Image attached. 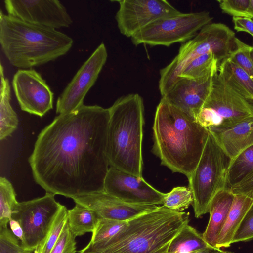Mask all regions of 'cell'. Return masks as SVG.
<instances>
[{
  "instance_id": "52a82bcc",
  "label": "cell",
  "mask_w": 253,
  "mask_h": 253,
  "mask_svg": "<svg viewBox=\"0 0 253 253\" xmlns=\"http://www.w3.org/2000/svg\"><path fill=\"white\" fill-rule=\"evenodd\" d=\"M230 158L223 151L213 136H209L199 161L188 178L192 192L195 217L207 213L214 195L226 188V178Z\"/></svg>"
},
{
  "instance_id": "30bf717a",
  "label": "cell",
  "mask_w": 253,
  "mask_h": 253,
  "mask_svg": "<svg viewBox=\"0 0 253 253\" xmlns=\"http://www.w3.org/2000/svg\"><path fill=\"white\" fill-rule=\"evenodd\" d=\"M53 194L46 192L44 196L31 200L18 202L11 218L18 221L24 232L21 243L27 251H35L42 243L62 207Z\"/></svg>"
},
{
  "instance_id": "4316f807",
  "label": "cell",
  "mask_w": 253,
  "mask_h": 253,
  "mask_svg": "<svg viewBox=\"0 0 253 253\" xmlns=\"http://www.w3.org/2000/svg\"><path fill=\"white\" fill-rule=\"evenodd\" d=\"M18 202L11 182L5 177L0 178V228H6Z\"/></svg>"
},
{
  "instance_id": "7402d4cb",
  "label": "cell",
  "mask_w": 253,
  "mask_h": 253,
  "mask_svg": "<svg viewBox=\"0 0 253 253\" xmlns=\"http://www.w3.org/2000/svg\"><path fill=\"white\" fill-rule=\"evenodd\" d=\"M0 140H4L17 128L18 119L11 104V90L9 80L5 78L0 63Z\"/></svg>"
},
{
  "instance_id": "ac0fdd59",
  "label": "cell",
  "mask_w": 253,
  "mask_h": 253,
  "mask_svg": "<svg viewBox=\"0 0 253 253\" xmlns=\"http://www.w3.org/2000/svg\"><path fill=\"white\" fill-rule=\"evenodd\" d=\"M208 131L231 161L243 150L253 144V116Z\"/></svg>"
},
{
  "instance_id": "f1b7e54d",
  "label": "cell",
  "mask_w": 253,
  "mask_h": 253,
  "mask_svg": "<svg viewBox=\"0 0 253 253\" xmlns=\"http://www.w3.org/2000/svg\"><path fill=\"white\" fill-rule=\"evenodd\" d=\"M193 202V193L189 187L178 186L165 193L162 204L170 210L181 211L188 208Z\"/></svg>"
},
{
  "instance_id": "cb8c5ba5",
  "label": "cell",
  "mask_w": 253,
  "mask_h": 253,
  "mask_svg": "<svg viewBox=\"0 0 253 253\" xmlns=\"http://www.w3.org/2000/svg\"><path fill=\"white\" fill-rule=\"evenodd\" d=\"M209 246L203 235L188 224L172 239L168 253H190Z\"/></svg>"
},
{
  "instance_id": "44dd1931",
  "label": "cell",
  "mask_w": 253,
  "mask_h": 253,
  "mask_svg": "<svg viewBox=\"0 0 253 253\" xmlns=\"http://www.w3.org/2000/svg\"><path fill=\"white\" fill-rule=\"evenodd\" d=\"M218 73L231 88L253 101V80L240 66L227 58L219 64Z\"/></svg>"
},
{
  "instance_id": "d4e9b609",
  "label": "cell",
  "mask_w": 253,
  "mask_h": 253,
  "mask_svg": "<svg viewBox=\"0 0 253 253\" xmlns=\"http://www.w3.org/2000/svg\"><path fill=\"white\" fill-rule=\"evenodd\" d=\"M253 171V144L238 154L230 163L227 174L226 188H230Z\"/></svg>"
},
{
  "instance_id": "e575fe53",
  "label": "cell",
  "mask_w": 253,
  "mask_h": 253,
  "mask_svg": "<svg viewBox=\"0 0 253 253\" xmlns=\"http://www.w3.org/2000/svg\"><path fill=\"white\" fill-rule=\"evenodd\" d=\"M229 190L234 194L244 195L253 199V171Z\"/></svg>"
},
{
  "instance_id": "1f68e13d",
  "label": "cell",
  "mask_w": 253,
  "mask_h": 253,
  "mask_svg": "<svg viewBox=\"0 0 253 253\" xmlns=\"http://www.w3.org/2000/svg\"><path fill=\"white\" fill-rule=\"evenodd\" d=\"M76 237L70 230L67 222L50 253H76Z\"/></svg>"
},
{
  "instance_id": "d590c367",
  "label": "cell",
  "mask_w": 253,
  "mask_h": 253,
  "mask_svg": "<svg viewBox=\"0 0 253 253\" xmlns=\"http://www.w3.org/2000/svg\"><path fill=\"white\" fill-rule=\"evenodd\" d=\"M234 29L237 32H247L253 37V20L247 17H233Z\"/></svg>"
},
{
  "instance_id": "f546056e",
  "label": "cell",
  "mask_w": 253,
  "mask_h": 253,
  "mask_svg": "<svg viewBox=\"0 0 253 253\" xmlns=\"http://www.w3.org/2000/svg\"><path fill=\"white\" fill-rule=\"evenodd\" d=\"M236 49L228 58L243 69L253 80V62L250 57V46L236 38Z\"/></svg>"
},
{
  "instance_id": "484cf974",
  "label": "cell",
  "mask_w": 253,
  "mask_h": 253,
  "mask_svg": "<svg viewBox=\"0 0 253 253\" xmlns=\"http://www.w3.org/2000/svg\"><path fill=\"white\" fill-rule=\"evenodd\" d=\"M219 64L212 53L198 56L187 64L181 70L178 78L197 79L213 74L218 71Z\"/></svg>"
},
{
  "instance_id": "f35d334b",
  "label": "cell",
  "mask_w": 253,
  "mask_h": 253,
  "mask_svg": "<svg viewBox=\"0 0 253 253\" xmlns=\"http://www.w3.org/2000/svg\"><path fill=\"white\" fill-rule=\"evenodd\" d=\"M247 18H253V0H250L249 5L247 11Z\"/></svg>"
},
{
  "instance_id": "4fadbf2b",
  "label": "cell",
  "mask_w": 253,
  "mask_h": 253,
  "mask_svg": "<svg viewBox=\"0 0 253 253\" xmlns=\"http://www.w3.org/2000/svg\"><path fill=\"white\" fill-rule=\"evenodd\" d=\"M8 15L31 24L53 29L69 27L73 21L57 0H5Z\"/></svg>"
},
{
  "instance_id": "9a60e30c",
  "label": "cell",
  "mask_w": 253,
  "mask_h": 253,
  "mask_svg": "<svg viewBox=\"0 0 253 253\" xmlns=\"http://www.w3.org/2000/svg\"><path fill=\"white\" fill-rule=\"evenodd\" d=\"M104 191L123 201L136 204H162L165 195L142 177L112 167H110L104 180Z\"/></svg>"
},
{
  "instance_id": "5b68a950",
  "label": "cell",
  "mask_w": 253,
  "mask_h": 253,
  "mask_svg": "<svg viewBox=\"0 0 253 253\" xmlns=\"http://www.w3.org/2000/svg\"><path fill=\"white\" fill-rule=\"evenodd\" d=\"M189 221L188 213L159 206L126 221L92 253H168L171 241Z\"/></svg>"
},
{
  "instance_id": "7a4b0ae2",
  "label": "cell",
  "mask_w": 253,
  "mask_h": 253,
  "mask_svg": "<svg viewBox=\"0 0 253 253\" xmlns=\"http://www.w3.org/2000/svg\"><path fill=\"white\" fill-rule=\"evenodd\" d=\"M153 130V153L162 165L188 178L201 158L208 130L161 98L156 108Z\"/></svg>"
},
{
  "instance_id": "74e56055",
  "label": "cell",
  "mask_w": 253,
  "mask_h": 253,
  "mask_svg": "<svg viewBox=\"0 0 253 253\" xmlns=\"http://www.w3.org/2000/svg\"><path fill=\"white\" fill-rule=\"evenodd\" d=\"M190 253H233L232 252L226 251L217 247L209 246L207 248L193 252Z\"/></svg>"
},
{
  "instance_id": "5bb4252c",
  "label": "cell",
  "mask_w": 253,
  "mask_h": 253,
  "mask_svg": "<svg viewBox=\"0 0 253 253\" xmlns=\"http://www.w3.org/2000/svg\"><path fill=\"white\" fill-rule=\"evenodd\" d=\"M12 86L22 111L42 117L53 108V93L34 69L18 70L13 76Z\"/></svg>"
},
{
  "instance_id": "d6a6232c",
  "label": "cell",
  "mask_w": 253,
  "mask_h": 253,
  "mask_svg": "<svg viewBox=\"0 0 253 253\" xmlns=\"http://www.w3.org/2000/svg\"><path fill=\"white\" fill-rule=\"evenodd\" d=\"M253 239V203L236 232L232 243L247 242Z\"/></svg>"
},
{
  "instance_id": "60d3db41",
  "label": "cell",
  "mask_w": 253,
  "mask_h": 253,
  "mask_svg": "<svg viewBox=\"0 0 253 253\" xmlns=\"http://www.w3.org/2000/svg\"><path fill=\"white\" fill-rule=\"evenodd\" d=\"M38 253V251H37V249L35 251H34V253Z\"/></svg>"
},
{
  "instance_id": "ab89813d",
  "label": "cell",
  "mask_w": 253,
  "mask_h": 253,
  "mask_svg": "<svg viewBox=\"0 0 253 253\" xmlns=\"http://www.w3.org/2000/svg\"><path fill=\"white\" fill-rule=\"evenodd\" d=\"M250 57H251V59L253 62V46L251 47V48L250 50Z\"/></svg>"
},
{
  "instance_id": "ba28073f",
  "label": "cell",
  "mask_w": 253,
  "mask_h": 253,
  "mask_svg": "<svg viewBox=\"0 0 253 253\" xmlns=\"http://www.w3.org/2000/svg\"><path fill=\"white\" fill-rule=\"evenodd\" d=\"M253 116V101L238 93L216 72L212 88L197 121L208 130L222 127Z\"/></svg>"
},
{
  "instance_id": "e0dca14e",
  "label": "cell",
  "mask_w": 253,
  "mask_h": 253,
  "mask_svg": "<svg viewBox=\"0 0 253 253\" xmlns=\"http://www.w3.org/2000/svg\"><path fill=\"white\" fill-rule=\"evenodd\" d=\"M214 74L197 79L178 77L162 98L197 120L211 93Z\"/></svg>"
},
{
  "instance_id": "6da1fadb",
  "label": "cell",
  "mask_w": 253,
  "mask_h": 253,
  "mask_svg": "<svg viewBox=\"0 0 253 253\" xmlns=\"http://www.w3.org/2000/svg\"><path fill=\"white\" fill-rule=\"evenodd\" d=\"M109 108L83 105L40 132L28 159L35 181L67 198L104 191Z\"/></svg>"
},
{
  "instance_id": "4dcf8cb0",
  "label": "cell",
  "mask_w": 253,
  "mask_h": 253,
  "mask_svg": "<svg viewBox=\"0 0 253 253\" xmlns=\"http://www.w3.org/2000/svg\"><path fill=\"white\" fill-rule=\"evenodd\" d=\"M21 246L20 241L8 227L0 228V253H31Z\"/></svg>"
},
{
  "instance_id": "603a6c76",
  "label": "cell",
  "mask_w": 253,
  "mask_h": 253,
  "mask_svg": "<svg viewBox=\"0 0 253 253\" xmlns=\"http://www.w3.org/2000/svg\"><path fill=\"white\" fill-rule=\"evenodd\" d=\"M99 217L91 209L79 203L68 210V223L70 230L76 236L87 232H93Z\"/></svg>"
},
{
  "instance_id": "836d02e7",
  "label": "cell",
  "mask_w": 253,
  "mask_h": 253,
  "mask_svg": "<svg viewBox=\"0 0 253 253\" xmlns=\"http://www.w3.org/2000/svg\"><path fill=\"white\" fill-rule=\"evenodd\" d=\"M222 12L233 17H246L250 0H218Z\"/></svg>"
},
{
  "instance_id": "7c38bea8",
  "label": "cell",
  "mask_w": 253,
  "mask_h": 253,
  "mask_svg": "<svg viewBox=\"0 0 253 253\" xmlns=\"http://www.w3.org/2000/svg\"><path fill=\"white\" fill-rule=\"evenodd\" d=\"M107 56L106 48L102 43L82 65L58 98L57 114L70 113L84 105V98L97 80Z\"/></svg>"
},
{
  "instance_id": "83f0119b",
  "label": "cell",
  "mask_w": 253,
  "mask_h": 253,
  "mask_svg": "<svg viewBox=\"0 0 253 253\" xmlns=\"http://www.w3.org/2000/svg\"><path fill=\"white\" fill-rule=\"evenodd\" d=\"M68 222V210L63 205L42 243L37 248L38 253H50Z\"/></svg>"
},
{
  "instance_id": "277c9868",
  "label": "cell",
  "mask_w": 253,
  "mask_h": 253,
  "mask_svg": "<svg viewBox=\"0 0 253 253\" xmlns=\"http://www.w3.org/2000/svg\"><path fill=\"white\" fill-rule=\"evenodd\" d=\"M109 110L107 154L110 167L142 177L143 99L137 93L123 95Z\"/></svg>"
},
{
  "instance_id": "9c48e42d",
  "label": "cell",
  "mask_w": 253,
  "mask_h": 253,
  "mask_svg": "<svg viewBox=\"0 0 253 253\" xmlns=\"http://www.w3.org/2000/svg\"><path fill=\"white\" fill-rule=\"evenodd\" d=\"M213 17L209 12L183 13L160 19L142 29L131 38L135 45L169 46L185 42L194 37L203 27L211 23Z\"/></svg>"
},
{
  "instance_id": "8d00e7d4",
  "label": "cell",
  "mask_w": 253,
  "mask_h": 253,
  "mask_svg": "<svg viewBox=\"0 0 253 253\" xmlns=\"http://www.w3.org/2000/svg\"><path fill=\"white\" fill-rule=\"evenodd\" d=\"M9 223L12 232L21 243L23 241L24 232L20 224L12 218L10 219Z\"/></svg>"
},
{
  "instance_id": "8992f818",
  "label": "cell",
  "mask_w": 253,
  "mask_h": 253,
  "mask_svg": "<svg viewBox=\"0 0 253 253\" xmlns=\"http://www.w3.org/2000/svg\"><path fill=\"white\" fill-rule=\"evenodd\" d=\"M235 34L222 23H210L191 40L181 44L177 55L160 72L159 89L162 96L170 90L178 79L182 68L193 59L212 53L219 64L236 49Z\"/></svg>"
},
{
  "instance_id": "ffe728a7",
  "label": "cell",
  "mask_w": 253,
  "mask_h": 253,
  "mask_svg": "<svg viewBox=\"0 0 253 253\" xmlns=\"http://www.w3.org/2000/svg\"><path fill=\"white\" fill-rule=\"evenodd\" d=\"M253 203V199L248 196L234 195L228 216L217 237V248L230 246L236 232Z\"/></svg>"
},
{
  "instance_id": "8fae6325",
  "label": "cell",
  "mask_w": 253,
  "mask_h": 253,
  "mask_svg": "<svg viewBox=\"0 0 253 253\" xmlns=\"http://www.w3.org/2000/svg\"><path fill=\"white\" fill-rule=\"evenodd\" d=\"M115 18L120 33L131 38L160 19L182 13L165 0H121Z\"/></svg>"
},
{
  "instance_id": "2e32d148",
  "label": "cell",
  "mask_w": 253,
  "mask_h": 253,
  "mask_svg": "<svg viewBox=\"0 0 253 253\" xmlns=\"http://www.w3.org/2000/svg\"><path fill=\"white\" fill-rule=\"evenodd\" d=\"M75 203L93 210L99 218L129 221L143 214L152 211L157 205L127 203L104 191L94 192L72 198Z\"/></svg>"
},
{
  "instance_id": "d6986e66",
  "label": "cell",
  "mask_w": 253,
  "mask_h": 253,
  "mask_svg": "<svg viewBox=\"0 0 253 253\" xmlns=\"http://www.w3.org/2000/svg\"><path fill=\"white\" fill-rule=\"evenodd\" d=\"M234 195L228 189L217 192L209 207L210 218L203 237L211 246L216 247L217 237L222 229L232 206Z\"/></svg>"
},
{
  "instance_id": "3957f363",
  "label": "cell",
  "mask_w": 253,
  "mask_h": 253,
  "mask_svg": "<svg viewBox=\"0 0 253 253\" xmlns=\"http://www.w3.org/2000/svg\"><path fill=\"white\" fill-rule=\"evenodd\" d=\"M0 43L13 66L25 69L66 54L73 39L55 29L35 25L0 12Z\"/></svg>"
}]
</instances>
